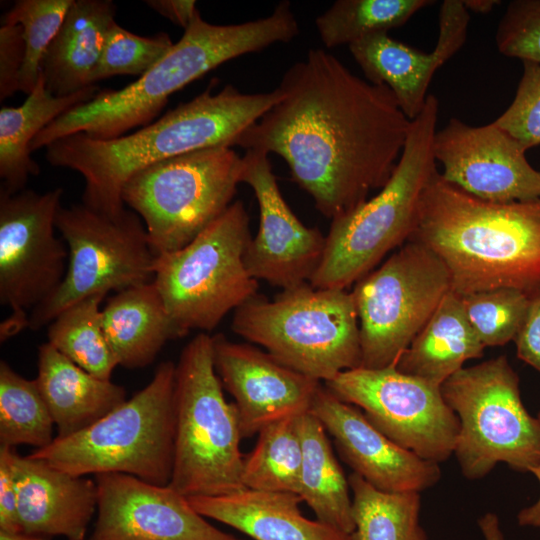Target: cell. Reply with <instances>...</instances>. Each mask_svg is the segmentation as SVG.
Here are the masks:
<instances>
[{
	"label": "cell",
	"instance_id": "6da1fadb",
	"mask_svg": "<svg viewBox=\"0 0 540 540\" xmlns=\"http://www.w3.org/2000/svg\"><path fill=\"white\" fill-rule=\"evenodd\" d=\"M281 99L236 146L279 155L292 180L333 220L368 199L392 175L411 125L392 91L310 49L283 75Z\"/></svg>",
	"mask_w": 540,
	"mask_h": 540
},
{
	"label": "cell",
	"instance_id": "7a4b0ae2",
	"mask_svg": "<svg viewBox=\"0 0 540 540\" xmlns=\"http://www.w3.org/2000/svg\"><path fill=\"white\" fill-rule=\"evenodd\" d=\"M212 88L131 134L109 140L85 133L60 138L46 147V159L52 166L82 175L85 206L118 216L126 209L122 188L134 173L193 151L236 146L244 131L282 97L278 87L263 93H242L231 84L216 93Z\"/></svg>",
	"mask_w": 540,
	"mask_h": 540
},
{
	"label": "cell",
	"instance_id": "3957f363",
	"mask_svg": "<svg viewBox=\"0 0 540 540\" xmlns=\"http://www.w3.org/2000/svg\"><path fill=\"white\" fill-rule=\"evenodd\" d=\"M410 240L441 259L459 296L498 288L540 293V198L484 201L438 172L423 195Z\"/></svg>",
	"mask_w": 540,
	"mask_h": 540
},
{
	"label": "cell",
	"instance_id": "277c9868",
	"mask_svg": "<svg viewBox=\"0 0 540 540\" xmlns=\"http://www.w3.org/2000/svg\"><path fill=\"white\" fill-rule=\"evenodd\" d=\"M299 33L288 1L263 18L240 24L216 25L198 10L179 41L149 71L120 90H99L88 102L68 110L31 142V152L76 133L109 140L159 115L169 97L219 65L275 43H287Z\"/></svg>",
	"mask_w": 540,
	"mask_h": 540
},
{
	"label": "cell",
	"instance_id": "5b68a950",
	"mask_svg": "<svg viewBox=\"0 0 540 540\" xmlns=\"http://www.w3.org/2000/svg\"><path fill=\"white\" fill-rule=\"evenodd\" d=\"M439 101L428 95L411 121L396 167L379 192L331 220L321 262L309 283L319 289H347L391 251L411 238L423 195L438 173L433 150Z\"/></svg>",
	"mask_w": 540,
	"mask_h": 540
},
{
	"label": "cell",
	"instance_id": "8992f818",
	"mask_svg": "<svg viewBox=\"0 0 540 540\" xmlns=\"http://www.w3.org/2000/svg\"><path fill=\"white\" fill-rule=\"evenodd\" d=\"M232 330L322 383L361 367L359 321L347 289H319L308 282L272 300L256 294L234 310Z\"/></svg>",
	"mask_w": 540,
	"mask_h": 540
},
{
	"label": "cell",
	"instance_id": "52a82bcc",
	"mask_svg": "<svg viewBox=\"0 0 540 540\" xmlns=\"http://www.w3.org/2000/svg\"><path fill=\"white\" fill-rule=\"evenodd\" d=\"M174 459L170 483L186 497L244 489L237 409L225 399L214 363L213 337L199 333L176 364Z\"/></svg>",
	"mask_w": 540,
	"mask_h": 540
},
{
	"label": "cell",
	"instance_id": "ba28073f",
	"mask_svg": "<svg viewBox=\"0 0 540 540\" xmlns=\"http://www.w3.org/2000/svg\"><path fill=\"white\" fill-rule=\"evenodd\" d=\"M175 375V363H160L149 384L132 398L88 428L55 437L30 456L76 476L124 473L168 485L174 459Z\"/></svg>",
	"mask_w": 540,
	"mask_h": 540
},
{
	"label": "cell",
	"instance_id": "9c48e42d",
	"mask_svg": "<svg viewBox=\"0 0 540 540\" xmlns=\"http://www.w3.org/2000/svg\"><path fill=\"white\" fill-rule=\"evenodd\" d=\"M440 388L459 421L453 455L466 479H482L498 463L522 473L540 464V420L524 406L505 355L463 367Z\"/></svg>",
	"mask_w": 540,
	"mask_h": 540
},
{
	"label": "cell",
	"instance_id": "30bf717a",
	"mask_svg": "<svg viewBox=\"0 0 540 540\" xmlns=\"http://www.w3.org/2000/svg\"><path fill=\"white\" fill-rule=\"evenodd\" d=\"M242 157L229 146L205 148L142 168L121 199L142 219L156 255L179 250L233 203Z\"/></svg>",
	"mask_w": 540,
	"mask_h": 540
},
{
	"label": "cell",
	"instance_id": "8fae6325",
	"mask_svg": "<svg viewBox=\"0 0 540 540\" xmlns=\"http://www.w3.org/2000/svg\"><path fill=\"white\" fill-rule=\"evenodd\" d=\"M251 238L248 213L235 201L186 246L157 255L153 282L170 317L186 334L213 330L228 312L257 294L258 280L244 264Z\"/></svg>",
	"mask_w": 540,
	"mask_h": 540
},
{
	"label": "cell",
	"instance_id": "7c38bea8",
	"mask_svg": "<svg viewBox=\"0 0 540 540\" xmlns=\"http://www.w3.org/2000/svg\"><path fill=\"white\" fill-rule=\"evenodd\" d=\"M56 227L68 250L65 277L57 290L29 315L28 328L49 325L69 306L152 282L157 255L137 213L112 217L83 203L61 206Z\"/></svg>",
	"mask_w": 540,
	"mask_h": 540
},
{
	"label": "cell",
	"instance_id": "4fadbf2b",
	"mask_svg": "<svg viewBox=\"0 0 540 540\" xmlns=\"http://www.w3.org/2000/svg\"><path fill=\"white\" fill-rule=\"evenodd\" d=\"M449 291L445 264L411 240L359 279L351 293L359 321L361 367L395 365Z\"/></svg>",
	"mask_w": 540,
	"mask_h": 540
},
{
	"label": "cell",
	"instance_id": "5bb4252c",
	"mask_svg": "<svg viewBox=\"0 0 540 540\" xmlns=\"http://www.w3.org/2000/svg\"><path fill=\"white\" fill-rule=\"evenodd\" d=\"M62 188L45 193L0 190V303L11 310L0 340L28 328L30 313L62 283L68 250L56 235Z\"/></svg>",
	"mask_w": 540,
	"mask_h": 540
},
{
	"label": "cell",
	"instance_id": "9a60e30c",
	"mask_svg": "<svg viewBox=\"0 0 540 540\" xmlns=\"http://www.w3.org/2000/svg\"><path fill=\"white\" fill-rule=\"evenodd\" d=\"M324 384L342 401L359 407L389 439L420 458L440 464L454 454L459 421L439 386L404 374L395 365L346 370Z\"/></svg>",
	"mask_w": 540,
	"mask_h": 540
},
{
	"label": "cell",
	"instance_id": "2e32d148",
	"mask_svg": "<svg viewBox=\"0 0 540 540\" xmlns=\"http://www.w3.org/2000/svg\"><path fill=\"white\" fill-rule=\"evenodd\" d=\"M441 177L484 201L508 203L540 198V170L523 145L495 122L470 126L453 117L433 141Z\"/></svg>",
	"mask_w": 540,
	"mask_h": 540
},
{
	"label": "cell",
	"instance_id": "e0dca14e",
	"mask_svg": "<svg viewBox=\"0 0 540 540\" xmlns=\"http://www.w3.org/2000/svg\"><path fill=\"white\" fill-rule=\"evenodd\" d=\"M269 154L249 149L242 157L241 182L253 190L259 207V227L251 238L244 264L256 280L282 290L308 283L318 268L326 236L304 225L284 200Z\"/></svg>",
	"mask_w": 540,
	"mask_h": 540
},
{
	"label": "cell",
	"instance_id": "ac0fdd59",
	"mask_svg": "<svg viewBox=\"0 0 540 540\" xmlns=\"http://www.w3.org/2000/svg\"><path fill=\"white\" fill-rule=\"evenodd\" d=\"M98 502L87 540H243L214 527L169 485L124 473L95 475Z\"/></svg>",
	"mask_w": 540,
	"mask_h": 540
},
{
	"label": "cell",
	"instance_id": "d6986e66",
	"mask_svg": "<svg viewBox=\"0 0 540 540\" xmlns=\"http://www.w3.org/2000/svg\"><path fill=\"white\" fill-rule=\"evenodd\" d=\"M212 337L216 372L235 400L242 438L310 411L321 381L250 344L232 342L223 334Z\"/></svg>",
	"mask_w": 540,
	"mask_h": 540
},
{
	"label": "cell",
	"instance_id": "ffe728a7",
	"mask_svg": "<svg viewBox=\"0 0 540 540\" xmlns=\"http://www.w3.org/2000/svg\"><path fill=\"white\" fill-rule=\"evenodd\" d=\"M310 411L334 439L341 458L353 473L384 492L421 493L441 479L438 463L420 458L397 445L325 385L318 389Z\"/></svg>",
	"mask_w": 540,
	"mask_h": 540
},
{
	"label": "cell",
	"instance_id": "44dd1931",
	"mask_svg": "<svg viewBox=\"0 0 540 540\" xmlns=\"http://www.w3.org/2000/svg\"><path fill=\"white\" fill-rule=\"evenodd\" d=\"M470 14L462 0H444L439 10V34L429 53L391 38L387 32L366 36L349 50L367 81L387 86L409 120L423 110L430 82L464 45Z\"/></svg>",
	"mask_w": 540,
	"mask_h": 540
},
{
	"label": "cell",
	"instance_id": "7402d4cb",
	"mask_svg": "<svg viewBox=\"0 0 540 540\" xmlns=\"http://www.w3.org/2000/svg\"><path fill=\"white\" fill-rule=\"evenodd\" d=\"M21 532L84 540L97 511L95 480L76 476L10 450Z\"/></svg>",
	"mask_w": 540,
	"mask_h": 540
},
{
	"label": "cell",
	"instance_id": "603a6c76",
	"mask_svg": "<svg viewBox=\"0 0 540 540\" xmlns=\"http://www.w3.org/2000/svg\"><path fill=\"white\" fill-rule=\"evenodd\" d=\"M207 519L228 525L253 540H351L318 520L305 517L295 493L244 488L221 496L187 497Z\"/></svg>",
	"mask_w": 540,
	"mask_h": 540
},
{
	"label": "cell",
	"instance_id": "cb8c5ba5",
	"mask_svg": "<svg viewBox=\"0 0 540 540\" xmlns=\"http://www.w3.org/2000/svg\"><path fill=\"white\" fill-rule=\"evenodd\" d=\"M35 379L57 428L56 438L76 434L127 400L123 386L97 378L49 342L38 348Z\"/></svg>",
	"mask_w": 540,
	"mask_h": 540
},
{
	"label": "cell",
	"instance_id": "d4e9b609",
	"mask_svg": "<svg viewBox=\"0 0 540 540\" xmlns=\"http://www.w3.org/2000/svg\"><path fill=\"white\" fill-rule=\"evenodd\" d=\"M115 14L110 0H73L41 61L48 92L63 97L94 85L92 76Z\"/></svg>",
	"mask_w": 540,
	"mask_h": 540
},
{
	"label": "cell",
	"instance_id": "484cf974",
	"mask_svg": "<svg viewBox=\"0 0 540 540\" xmlns=\"http://www.w3.org/2000/svg\"><path fill=\"white\" fill-rule=\"evenodd\" d=\"M102 320L119 366L128 369L150 365L167 342L186 335L153 281L116 292L102 309Z\"/></svg>",
	"mask_w": 540,
	"mask_h": 540
},
{
	"label": "cell",
	"instance_id": "4316f807",
	"mask_svg": "<svg viewBox=\"0 0 540 540\" xmlns=\"http://www.w3.org/2000/svg\"><path fill=\"white\" fill-rule=\"evenodd\" d=\"M484 349L466 319L459 296L449 291L395 366L404 374L441 387L466 361L481 358Z\"/></svg>",
	"mask_w": 540,
	"mask_h": 540
},
{
	"label": "cell",
	"instance_id": "83f0119b",
	"mask_svg": "<svg viewBox=\"0 0 540 540\" xmlns=\"http://www.w3.org/2000/svg\"><path fill=\"white\" fill-rule=\"evenodd\" d=\"M99 91L89 86L69 96L56 97L47 91L40 71L37 85L18 107L0 110V177L1 190L14 194L24 190L30 176L39 174L31 158L30 145L51 122L75 106L91 100Z\"/></svg>",
	"mask_w": 540,
	"mask_h": 540
},
{
	"label": "cell",
	"instance_id": "f1b7e54d",
	"mask_svg": "<svg viewBox=\"0 0 540 540\" xmlns=\"http://www.w3.org/2000/svg\"><path fill=\"white\" fill-rule=\"evenodd\" d=\"M303 459L298 495L319 522L346 534L354 530L352 496L327 431L311 412L297 418Z\"/></svg>",
	"mask_w": 540,
	"mask_h": 540
},
{
	"label": "cell",
	"instance_id": "f546056e",
	"mask_svg": "<svg viewBox=\"0 0 540 540\" xmlns=\"http://www.w3.org/2000/svg\"><path fill=\"white\" fill-rule=\"evenodd\" d=\"M352 540H428L420 524L418 492H384L351 473Z\"/></svg>",
	"mask_w": 540,
	"mask_h": 540
},
{
	"label": "cell",
	"instance_id": "4dcf8cb0",
	"mask_svg": "<svg viewBox=\"0 0 540 540\" xmlns=\"http://www.w3.org/2000/svg\"><path fill=\"white\" fill-rule=\"evenodd\" d=\"M106 295L85 298L56 316L48 326V342L91 375L111 380L118 361L106 338L100 305Z\"/></svg>",
	"mask_w": 540,
	"mask_h": 540
},
{
	"label": "cell",
	"instance_id": "1f68e13d",
	"mask_svg": "<svg viewBox=\"0 0 540 540\" xmlns=\"http://www.w3.org/2000/svg\"><path fill=\"white\" fill-rule=\"evenodd\" d=\"M296 417L263 427L254 449L244 456L245 488L298 494L303 450Z\"/></svg>",
	"mask_w": 540,
	"mask_h": 540
},
{
	"label": "cell",
	"instance_id": "d6a6232c",
	"mask_svg": "<svg viewBox=\"0 0 540 540\" xmlns=\"http://www.w3.org/2000/svg\"><path fill=\"white\" fill-rule=\"evenodd\" d=\"M432 0H338L316 20L326 48L352 43L372 34L403 26Z\"/></svg>",
	"mask_w": 540,
	"mask_h": 540
},
{
	"label": "cell",
	"instance_id": "836d02e7",
	"mask_svg": "<svg viewBox=\"0 0 540 540\" xmlns=\"http://www.w3.org/2000/svg\"><path fill=\"white\" fill-rule=\"evenodd\" d=\"M54 421L35 379L18 374L4 360L0 362V443L16 447L27 444L37 449L50 445Z\"/></svg>",
	"mask_w": 540,
	"mask_h": 540
},
{
	"label": "cell",
	"instance_id": "e575fe53",
	"mask_svg": "<svg viewBox=\"0 0 540 540\" xmlns=\"http://www.w3.org/2000/svg\"><path fill=\"white\" fill-rule=\"evenodd\" d=\"M73 0H18L3 15L2 24L23 29L25 57L19 91L31 94L37 85L42 58L57 34Z\"/></svg>",
	"mask_w": 540,
	"mask_h": 540
},
{
	"label": "cell",
	"instance_id": "d590c367",
	"mask_svg": "<svg viewBox=\"0 0 540 540\" xmlns=\"http://www.w3.org/2000/svg\"><path fill=\"white\" fill-rule=\"evenodd\" d=\"M531 297L512 288L459 296L469 325L485 347L502 346L514 340Z\"/></svg>",
	"mask_w": 540,
	"mask_h": 540
},
{
	"label": "cell",
	"instance_id": "8d00e7d4",
	"mask_svg": "<svg viewBox=\"0 0 540 540\" xmlns=\"http://www.w3.org/2000/svg\"><path fill=\"white\" fill-rule=\"evenodd\" d=\"M167 33L139 36L114 21L106 34L92 82L117 75L141 77L157 64L173 47Z\"/></svg>",
	"mask_w": 540,
	"mask_h": 540
},
{
	"label": "cell",
	"instance_id": "74e56055",
	"mask_svg": "<svg viewBox=\"0 0 540 540\" xmlns=\"http://www.w3.org/2000/svg\"><path fill=\"white\" fill-rule=\"evenodd\" d=\"M495 40L501 54L540 64V0L511 1L499 22Z\"/></svg>",
	"mask_w": 540,
	"mask_h": 540
},
{
	"label": "cell",
	"instance_id": "f35d334b",
	"mask_svg": "<svg viewBox=\"0 0 540 540\" xmlns=\"http://www.w3.org/2000/svg\"><path fill=\"white\" fill-rule=\"evenodd\" d=\"M522 63L515 97L494 122L529 150L540 145V64Z\"/></svg>",
	"mask_w": 540,
	"mask_h": 540
},
{
	"label": "cell",
	"instance_id": "ab89813d",
	"mask_svg": "<svg viewBox=\"0 0 540 540\" xmlns=\"http://www.w3.org/2000/svg\"><path fill=\"white\" fill-rule=\"evenodd\" d=\"M25 57L23 29L20 25L0 27V100L19 91V76Z\"/></svg>",
	"mask_w": 540,
	"mask_h": 540
},
{
	"label": "cell",
	"instance_id": "60d3db41",
	"mask_svg": "<svg viewBox=\"0 0 540 540\" xmlns=\"http://www.w3.org/2000/svg\"><path fill=\"white\" fill-rule=\"evenodd\" d=\"M517 357L540 373V293L533 295L514 340Z\"/></svg>",
	"mask_w": 540,
	"mask_h": 540
},
{
	"label": "cell",
	"instance_id": "b9f144b4",
	"mask_svg": "<svg viewBox=\"0 0 540 540\" xmlns=\"http://www.w3.org/2000/svg\"><path fill=\"white\" fill-rule=\"evenodd\" d=\"M11 448L0 447V530L21 532L17 492L10 461Z\"/></svg>",
	"mask_w": 540,
	"mask_h": 540
},
{
	"label": "cell",
	"instance_id": "7bdbcfd3",
	"mask_svg": "<svg viewBox=\"0 0 540 540\" xmlns=\"http://www.w3.org/2000/svg\"><path fill=\"white\" fill-rule=\"evenodd\" d=\"M145 3L184 30L198 11L196 2L193 0H148Z\"/></svg>",
	"mask_w": 540,
	"mask_h": 540
},
{
	"label": "cell",
	"instance_id": "ee69618b",
	"mask_svg": "<svg viewBox=\"0 0 540 540\" xmlns=\"http://www.w3.org/2000/svg\"><path fill=\"white\" fill-rule=\"evenodd\" d=\"M537 417L540 420V411L538 412ZM531 474L535 476L540 486V464L532 470ZM517 523L521 527L540 529V493L533 504L518 512Z\"/></svg>",
	"mask_w": 540,
	"mask_h": 540
},
{
	"label": "cell",
	"instance_id": "f6af8a7d",
	"mask_svg": "<svg viewBox=\"0 0 540 540\" xmlns=\"http://www.w3.org/2000/svg\"><path fill=\"white\" fill-rule=\"evenodd\" d=\"M477 523L484 540H505L496 513L486 512L478 519Z\"/></svg>",
	"mask_w": 540,
	"mask_h": 540
},
{
	"label": "cell",
	"instance_id": "bcb514c9",
	"mask_svg": "<svg viewBox=\"0 0 540 540\" xmlns=\"http://www.w3.org/2000/svg\"><path fill=\"white\" fill-rule=\"evenodd\" d=\"M465 8L468 12H475L480 14H486L492 11V9L500 3L497 0H462Z\"/></svg>",
	"mask_w": 540,
	"mask_h": 540
},
{
	"label": "cell",
	"instance_id": "7dc6e473",
	"mask_svg": "<svg viewBox=\"0 0 540 540\" xmlns=\"http://www.w3.org/2000/svg\"><path fill=\"white\" fill-rule=\"evenodd\" d=\"M0 540H51V537L0 530Z\"/></svg>",
	"mask_w": 540,
	"mask_h": 540
},
{
	"label": "cell",
	"instance_id": "c3c4849f",
	"mask_svg": "<svg viewBox=\"0 0 540 540\" xmlns=\"http://www.w3.org/2000/svg\"><path fill=\"white\" fill-rule=\"evenodd\" d=\"M351 540H352V538H351Z\"/></svg>",
	"mask_w": 540,
	"mask_h": 540
}]
</instances>
